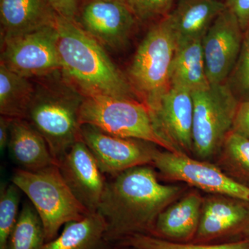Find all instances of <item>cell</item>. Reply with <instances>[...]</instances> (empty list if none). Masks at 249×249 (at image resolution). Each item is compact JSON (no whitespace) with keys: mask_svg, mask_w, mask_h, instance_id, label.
Returning a JSON list of instances; mask_svg holds the SVG:
<instances>
[{"mask_svg":"<svg viewBox=\"0 0 249 249\" xmlns=\"http://www.w3.org/2000/svg\"><path fill=\"white\" fill-rule=\"evenodd\" d=\"M152 166L134 167L107 180L97 212L107 223L108 242L151 234L160 213L183 196V186L162 184Z\"/></svg>","mask_w":249,"mask_h":249,"instance_id":"6da1fadb","label":"cell"},{"mask_svg":"<svg viewBox=\"0 0 249 249\" xmlns=\"http://www.w3.org/2000/svg\"><path fill=\"white\" fill-rule=\"evenodd\" d=\"M55 27L60 73L69 84L83 96L141 101L127 77L111 61L102 45L75 21L58 16Z\"/></svg>","mask_w":249,"mask_h":249,"instance_id":"7a4b0ae2","label":"cell"},{"mask_svg":"<svg viewBox=\"0 0 249 249\" xmlns=\"http://www.w3.org/2000/svg\"><path fill=\"white\" fill-rule=\"evenodd\" d=\"M37 79L25 119L43 136L58 165L82 140L80 110L84 96L64 79L60 71Z\"/></svg>","mask_w":249,"mask_h":249,"instance_id":"3957f363","label":"cell"},{"mask_svg":"<svg viewBox=\"0 0 249 249\" xmlns=\"http://www.w3.org/2000/svg\"><path fill=\"white\" fill-rule=\"evenodd\" d=\"M11 181L37 211L43 224L46 243L58 237L62 226L91 213L72 193L58 165L36 172L16 168Z\"/></svg>","mask_w":249,"mask_h":249,"instance_id":"277c9868","label":"cell"},{"mask_svg":"<svg viewBox=\"0 0 249 249\" xmlns=\"http://www.w3.org/2000/svg\"><path fill=\"white\" fill-rule=\"evenodd\" d=\"M177 42L168 16L154 22L134 53L127 79L140 101L153 106L170 87Z\"/></svg>","mask_w":249,"mask_h":249,"instance_id":"5b68a950","label":"cell"},{"mask_svg":"<svg viewBox=\"0 0 249 249\" xmlns=\"http://www.w3.org/2000/svg\"><path fill=\"white\" fill-rule=\"evenodd\" d=\"M80 122L117 137L152 142L178 153L157 134L148 107L142 101L108 96H84Z\"/></svg>","mask_w":249,"mask_h":249,"instance_id":"8992f818","label":"cell"},{"mask_svg":"<svg viewBox=\"0 0 249 249\" xmlns=\"http://www.w3.org/2000/svg\"><path fill=\"white\" fill-rule=\"evenodd\" d=\"M193 155L209 160L219 155L231 132L240 103L227 82L192 92Z\"/></svg>","mask_w":249,"mask_h":249,"instance_id":"52a82bcc","label":"cell"},{"mask_svg":"<svg viewBox=\"0 0 249 249\" xmlns=\"http://www.w3.org/2000/svg\"><path fill=\"white\" fill-rule=\"evenodd\" d=\"M152 165L168 179L186 183L211 195L231 196L249 202V187L207 160L157 148Z\"/></svg>","mask_w":249,"mask_h":249,"instance_id":"ba28073f","label":"cell"},{"mask_svg":"<svg viewBox=\"0 0 249 249\" xmlns=\"http://www.w3.org/2000/svg\"><path fill=\"white\" fill-rule=\"evenodd\" d=\"M55 24L1 42V61L27 78H40L61 70Z\"/></svg>","mask_w":249,"mask_h":249,"instance_id":"9c48e42d","label":"cell"},{"mask_svg":"<svg viewBox=\"0 0 249 249\" xmlns=\"http://www.w3.org/2000/svg\"><path fill=\"white\" fill-rule=\"evenodd\" d=\"M81 139L105 175L110 177L134 167L152 165L157 147L139 139L117 137L89 124L81 126Z\"/></svg>","mask_w":249,"mask_h":249,"instance_id":"30bf717a","label":"cell"},{"mask_svg":"<svg viewBox=\"0 0 249 249\" xmlns=\"http://www.w3.org/2000/svg\"><path fill=\"white\" fill-rule=\"evenodd\" d=\"M75 22L101 45L124 47L139 20L128 5L107 0H83Z\"/></svg>","mask_w":249,"mask_h":249,"instance_id":"8fae6325","label":"cell"},{"mask_svg":"<svg viewBox=\"0 0 249 249\" xmlns=\"http://www.w3.org/2000/svg\"><path fill=\"white\" fill-rule=\"evenodd\" d=\"M242 32L235 14L228 6L205 34L201 43L210 84L226 83L231 76L242 49Z\"/></svg>","mask_w":249,"mask_h":249,"instance_id":"7c38bea8","label":"cell"},{"mask_svg":"<svg viewBox=\"0 0 249 249\" xmlns=\"http://www.w3.org/2000/svg\"><path fill=\"white\" fill-rule=\"evenodd\" d=\"M157 134L178 153L193 154V99L188 90L171 86L148 108Z\"/></svg>","mask_w":249,"mask_h":249,"instance_id":"4fadbf2b","label":"cell"},{"mask_svg":"<svg viewBox=\"0 0 249 249\" xmlns=\"http://www.w3.org/2000/svg\"><path fill=\"white\" fill-rule=\"evenodd\" d=\"M64 179L90 213L97 212L107 180L83 141L76 142L58 162Z\"/></svg>","mask_w":249,"mask_h":249,"instance_id":"5bb4252c","label":"cell"},{"mask_svg":"<svg viewBox=\"0 0 249 249\" xmlns=\"http://www.w3.org/2000/svg\"><path fill=\"white\" fill-rule=\"evenodd\" d=\"M249 227V202L222 195L204 198L196 242L208 241Z\"/></svg>","mask_w":249,"mask_h":249,"instance_id":"9a60e30c","label":"cell"},{"mask_svg":"<svg viewBox=\"0 0 249 249\" xmlns=\"http://www.w3.org/2000/svg\"><path fill=\"white\" fill-rule=\"evenodd\" d=\"M49 0H0L1 42L56 24Z\"/></svg>","mask_w":249,"mask_h":249,"instance_id":"2e32d148","label":"cell"},{"mask_svg":"<svg viewBox=\"0 0 249 249\" xmlns=\"http://www.w3.org/2000/svg\"><path fill=\"white\" fill-rule=\"evenodd\" d=\"M227 7L221 0H178L168 16L177 46L202 40L214 19Z\"/></svg>","mask_w":249,"mask_h":249,"instance_id":"e0dca14e","label":"cell"},{"mask_svg":"<svg viewBox=\"0 0 249 249\" xmlns=\"http://www.w3.org/2000/svg\"><path fill=\"white\" fill-rule=\"evenodd\" d=\"M204 198L196 191L183 195L160 213L149 235L170 241L195 239L199 222Z\"/></svg>","mask_w":249,"mask_h":249,"instance_id":"ac0fdd59","label":"cell"},{"mask_svg":"<svg viewBox=\"0 0 249 249\" xmlns=\"http://www.w3.org/2000/svg\"><path fill=\"white\" fill-rule=\"evenodd\" d=\"M8 150L18 168L36 172L57 165L45 139L24 119H13Z\"/></svg>","mask_w":249,"mask_h":249,"instance_id":"d6986e66","label":"cell"},{"mask_svg":"<svg viewBox=\"0 0 249 249\" xmlns=\"http://www.w3.org/2000/svg\"><path fill=\"white\" fill-rule=\"evenodd\" d=\"M107 225L98 212L78 221L69 222L60 235L47 242L42 249H106Z\"/></svg>","mask_w":249,"mask_h":249,"instance_id":"ffe728a7","label":"cell"},{"mask_svg":"<svg viewBox=\"0 0 249 249\" xmlns=\"http://www.w3.org/2000/svg\"><path fill=\"white\" fill-rule=\"evenodd\" d=\"M201 40L177 46L170 70L171 86L183 88L191 93L209 86Z\"/></svg>","mask_w":249,"mask_h":249,"instance_id":"44dd1931","label":"cell"},{"mask_svg":"<svg viewBox=\"0 0 249 249\" xmlns=\"http://www.w3.org/2000/svg\"><path fill=\"white\" fill-rule=\"evenodd\" d=\"M35 92L31 78L18 74L0 63V114L11 119H26Z\"/></svg>","mask_w":249,"mask_h":249,"instance_id":"7402d4cb","label":"cell"},{"mask_svg":"<svg viewBox=\"0 0 249 249\" xmlns=\"http://www.w3.org/2000/svg\"><path fill=\"white\" fill-rule=\"evenodd\" d=\"M45 243L42 221L30 201H26L10 235L6 249H42Z\"/></svg>","mask_w":249,"mask_h":249,"instance_id":"603a6c76","label":"cell"},{"mask_svg":"<svg viewBox=\"0 0 249 249\" xmlns=\"http://www.w3.org/2000/svg\"><path fill=\"white\" fill-rule=\"evenodd\" d=\"M218 155L221 169L249 187V139L231 131Z\"/></svg>","mask_w":249,"mask_h":249,"instance_id":"cb8c5ba5","label":"cell"},{"mask_svg":"<svg viewBox=\"0 0 249 249\" xmlns=\"http://www.w3.org/2000/svg\"><path fill=\"white\" fill-rule=\"evenodd\" d=\"M121 245L136 249H249V237L246 240L219 245L184 244L160 238L149 234H134L122 239Z\"/></svg>","mask_w":249,"mask_h":249,"instance_id":"d4e9b609","label":"cell"},{"mask_svg":"<svg viewBox=\"0 0 249 249\" xmlns=\"http://www.w3.org/2000/svg\"><path fill=\"white\" fill-rule=\"evenodd\" d=\"M22 191L14 183L0 189V249H6L11 232L17 222Z\"/></svg>","mask_w":249,"mask_h":249,"instance_id":"484cf974","label":"cell"},{"mask_svg":"<svg viewBox=\"0 0 249 249\" xmlns=\"http://www.w3.org/2000/svg\"><path fill=\"white\" fill-rule=\"evenodd\" d=\"M129 7L140 22H155L170 14L177 0H127Z\"/></svg>","mask_w":249,"mask_h":249,"instance_id":"4316f807","label":"cell"},{"mask_svg":"<svg viewBox=\"0 0 249 249\" xmlns=\"http://www.w3.org/2000/svg\"><path fill=\"white\" fill-rule=\"evenodd\" d=\"M231 76L236 89L242 93H249V27L244 36L240 56Z\"/></svg>","mask_w":249,"mask_h":249,"instance_id":"83f0119b","label":"cell"},{"mask_svg":"<svg viewBox=\"0 0 249 249\" xmlns=\"http://www.w3.org/2000/svg\"><path fill=\"white\" fill-rule=\"evenodd\" d=\"M60 17L75 21L83 0H49Z\"/></svg>","mask_w":249,"mask_h":249,"instance_id":"f1b7e54d","label":"cell"},{"mask_svg":"<svg viewBox=\"0 0 249 249\" xmlns=\"http://www.w3.org/2000/svg\"><path fill=\"white\" fill-rule=\"evenodd\" d=\"M232 131L249 139V99L239 104Z\"/></svg>","mask_w":249,"mask_h":249,"instance_id":"f546056e","label":"cell"},{"mask_svg":"<svg viewBox=\"0 0 249 249\" xmlns=\"http://www.w3.org/2000/svg\"><path fill=\"white\" fill-rule=\"evenodd\" d=\"M229 7L235 14L242 31H247L249 27V0H234Z\"/></svg>","mask_w":249,"mask_h":249,"instance_id":"4dcf8cb0","label":"cell"},{"mask_svg":"<svg viewBox=\"0 0 249 249\" xmlns=\"http://www.w3.org/2000/svg\"><path fill=\"white\" fill-rule=\"evenodd\" d=\"M13 119L7 116H0V150L4 151L9 143L11 122Z\"/></svg>","mask_w":249,"mask_h":249,"instance_id":"1f68e13d","label":"cell"},{"mask_svg":"<svg viewBox=\"0 0 249 249\" xmlns=\"http://www.w3.org/2000/svg\"><path fill=\"white\" fill-rule=\"evenodd\" d=\"M107 1H119V2L124 3V4H127V0H107Z\"/></svg>","mask_w":249,"mask_h":249,"instance_id":"d6a6232c","label":"cell"},{"mask_svg":"<svg viewBox=\"0 0 249 249\" xmlns=\"http://www.w3.org/2000/svg\"><path fill=\"white\" fill-rule=\"evenodd\" d=\"M234 0H225V3L227 4L228 6H230L232 4Z\"/></svg>","mask_w":249,"mask_h":249,"instance_id":"836d02e7","label":"cell"},{"mask_svg":"<svg viewBox=\"0 0 249 249\" xmlns=\"http://www.w3.org/2000/svg\"><path fill=\"white\" fill-rule=\"evenodd\" d=\"M244 233L245 234L247 237H249V227L244 231Z\"/></svg>","mask_w":249,"mask_h":249,"instance_id":"e575fe53","label":"cell"},{"mask_svg":"<svg viewBox=\"0 0 249 249\" xmlns=\"http://www.w3.org/2000/svg\"><path fill=\"white\" fill-rule=\"evenodd\" d=\"M136 249L131 248V249Z\"/></svg>","mask_w":249,"mask_h":249,"instance_id":"d590c367","label":"cell"}]
</instances>
